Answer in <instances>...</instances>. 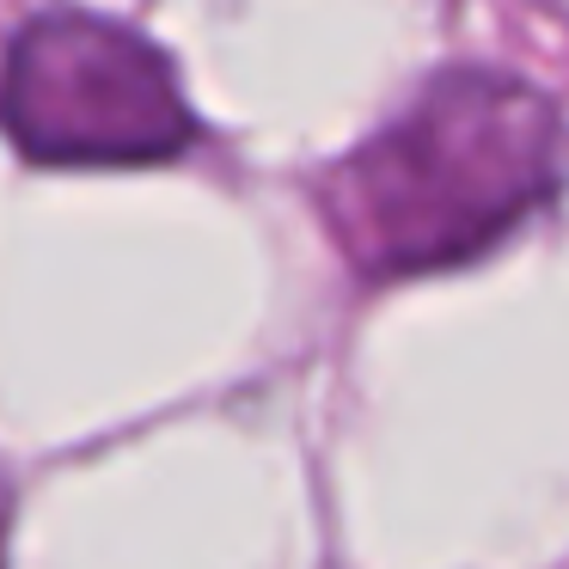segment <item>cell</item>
Wrapping results in <instances>:
<instances>
[{
	"label": "cell",
	"mask_w": 569,
	"mask_h": 569,
	"mask_svg": "<svg viewBox=\"0 0 569 569\" xmlns=\"http://www.w3.org/2000/svg\"><path fill=\"white\" fill-rule=\"evenodd\" d=\"M563 184V117L508 68H435L319 178V214L368 282L490 258Z\"/></svg>",
	"instance_id": "cell-1"
},
{
	"label": "cell",
	"mask_w": 569,
	"mask_h": 569,
	"mask_svg": "<svg viewBox=\"0 0 569 569\" xmlns=\"http://www.w3.org/2000/svg\"><path fill=\"white\" fill-rule=\"evenodd\" d=\"M0 136L56 172H123L184 160L202 117L178 62L123 19L50 7L0 56Z\"/></svg>",
	"instance_id": "cell-2"
},
{
	"label": "cell",
	"mask_w": 569,
	"mask_h": 569,
	"mask_svg": "<svg viewBox=\"0 0 569 569\" xmlns=\"http://www.w3.org/2000/svg\"><path fill=\"white\" fill-rule=\"evenodd\" d=\"M545 13H557V19H569V0H539Z\"/></svg>",
	"instance_id": "cell-3"
}]
</instances>
